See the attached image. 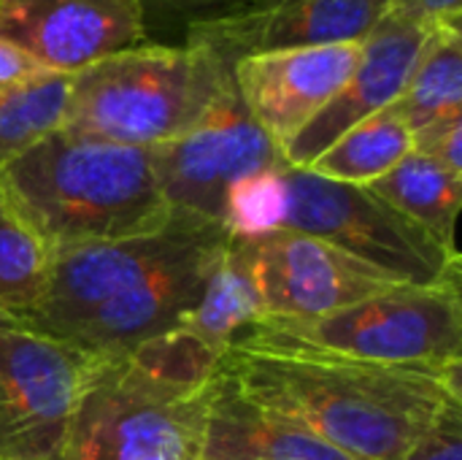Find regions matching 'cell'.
<instances>
[{"label":"cell","instance_id":"obj_1","mask_svg":"<svg viewBox=\"0 0 462 460\" xmlns=\"http://www.w3.org/2000/svg\"><path fill=\"white\" fill-rule=\"evenodd\" d=\"M227 241L219 222L173 211L149 236L54 249L43 296L16 325L92 358L125 355L198 309Z\"/></svg>","mask_w":462,"mask_h":460},{"label":"cell","instance_id":"obj_2","mask_svg":"<svg viewBox=\"0 0 462 460\" xmlns=\"http://www.w3.org/2000/svg\"><path fill=\"white\" fill-rule=\"evenodd\" d=\"M219 371L254 407L357 460H403L444 407L462 401L460 366L417 369L233 347Z\"/></svg>","mask_w":462,"mask_h":460},{"label":"cell","instance_id":"obj_3","mask_svg":"<svg viewBox=\"0 0 462 460\" xmlns=\"http://www.w3.org/2000/svg\"><path fill=\"white\" fill-rule=\"evenodd\" d=\"M0 182L51 252L149 236L173 214L149 149L65 127L0 165Z\"/></svg>","mask_w":462,"mask_h":460},{"label":"cell","instance_id":"obj_4","mask_svg":"<svg viewBox=\"0 0 462 460\" xmlns=\"http://www.w3.org/2000/svg\"><path fill=\"white\" fill-rule=\"evenodd\" d=\"M230 81V65L200 46L141 43L70 76L62 127L154 149L192 130Z\"/></svg>","mask_w":462,"mask_h":460},{"label":"cell","instance_id":"obj_5","mask_svg":"<svg viewBox=\"0 0 462 460\" xmlns=\"http://www.w3.org/2000/svg\"><path fill=\"white\" fill-rule=\"evenodd\" d=\"M233 347L455 369L462 366L460 277L436 285H395L314 320H257Z\"/></svg>","mask_w":462,"mask_h":460},{"label":"cell","instance_id":"obj_6","mask_svg":"<svg viewBox=\"0 0 462 460\" xmlns=\"http://www.w3.org/2000/svg\"><path fill=\"white\" fill-rule=\"evenodd\" d=\"M214 385L165 380L133 355L92 358L62 460H203Z\"/></svg>","mask_w":462,"mask_h":460},{"label":"cell","instance_id":"obj_7","mask_svg":"<svg viewBox=\"0 0 462 460\" xmlns=\"http://www.w3.org/2000/svg\"><path fill=\"white\" fill-rule=\"evenodd\" d=\"M284 217L279 230L314 236L403 285H436L460 277V252L387 206L371 187L322 179L284 165Z\"/></svg>","mask_w":462,"mask_h":460},{"label":"cell","instance_id":"obj_8","mask_svg":"<svg viewBox=\"0 0 462 460\" xmlns=\"http://www.w3.org/2000/svg\"><path fill=\"white\" fill-rule=\"evenodd\" d=\"M92 355L0 320V460H62Z\"/></svg>","mask_w":462,"mask_h":460},{"label":"cell","instance_id":"obj_9","mask_svg":"<svg viewBox=\"0 0 462 460\" xmlns=\"http://www.w3.org/2000/svg\"><path fill=\"white\" fill-rule=\"evenodd\" d=\"M154 176L171 211L222 225L227 190L284 163L282 149L246 111L236 81L184 136L149 149Z\"/></svg>","mask_w":462,"mask_h":460},{"label":"cell","instance_id":"obj_10","mask_svg":"<svg viewBox=\"0 0 462 460\" xmlns=\"http://www.w3.org/2000/svg\"><path fill=\"white\" fill-rule=\"evenodd\" d=\"M238 241L260 296V320H314L403 285L298 230H271Z\"/></svg>","mask_w":462,"mask_h":460},{"label":"cell","instance_id":"obj_11","mask_svg":"<svg viewBox=\"0 0 462 460\" xmlns=\"http://www.w3.org/2000/svg\"><path fill=\"white\" fill-rule=\"evenodd\" d=\"M387 14V0H236L184 27L189 46H200L233 68L241 57L363 43Z\"/></svg>","mask_w":462,"mask_h":460},{"label":"cell","instance_id":"obj_12","mask_svg":"<svg viewBox=\"0 0 462 460\" xmlns=\"http://www.w3.org/2000/svg\"><path fill=\"white\" fill-rule=\"evenodd\" d=\"M146 35L141 0H0V38L49 73L73 76Z\"/></svg>","mask_w":462,"mask_h":460},{"label":"cell","instance_id":"obj_13","mask_svg":"<svg viewBox=\"0 0 462 460\" xmlns=\"http://www.w3.org/2000/svg\"><path fill=\"white\" fill-rule=\"evenodd\" d=\"M360 54L363 43L303 46L249 54L230 70L252 119L284 149L341 92Z\"/></svg>","mask_w":462,"mask_h":460},{"label":"cell","instance_id":"obj_14","mask_svg":"<svg viewBox=\"0 0 462 460\" xmlns=\"http://www.w3.org/2000/svg\"><path fill=\"white\" fill-rule=\"evenodd\" d=\"M430 33L433 30L387 11L363 41L360 62L341 92L282 149L284 163L306 168L341 133L393 106L403 95Z\"/></svg>","mask_w":462,"mask_h":460},{"label":"cell","instance_id":"obj_15","mask_svg":"<svg viewBox=\"0 0 462 460\" xmlns=\"http://www.w3.org/2000/svg\"><path fill=\"white\" fill-rule=\"evenodd\" d=\"M203 460H357L309 428L246 401L219 371Z\"/></svg>","mask_w":462,"mask_h":460},{"label":"cell","instance_id":"obj_16","mask_svg":"<svg viewBox=\"0 0 462 460\" xmlns=\"http://www.w3.org/2000/svg\"><path fill=\"white\" fill-rule=\"evenodd\" d=\"M368 187L387 206L428 230L441 247L457 252L455 225L462 203V176L411 149L390 174Z\"/></svg>","mask_w":462,"mask_h":460},{"label":"cell","instance_id":"obj_17","mask_svg":"<svg viewBox=\"0 0 462 460\" xmlns=\"http://www.w3.org/2000/svg\"><path fill=\"white\" fill-rule=\"evenodd\" d=\"M260 317V296L249 271L246 252L241 241L230 236L198 309L179 328L214 352L225 355L238 342V336Z\"/></svg>","mask_w":462,"mask_h":460},{"label":"cell","instance_id":"obj_18","mask_svg":"<svg viewBox=\"0 0 462 460\" xmlns=\"http://www.w3.org/2000/svg\"><path fill=\"white\" fill-rule=\"evenodd\" d=\"M411 149V130L398 103H393L341 133L306 168L322 179L368 187L384 174H390Z\"/></svg>","mask_w":462,"mask_h":460},{"label":"cell","instance_id":"obj_19","mask_svg":"<svg viewBox=\"0 0 462 460\" xmlns=\"http://www.w3.org/2000/svg\"><path fill=\"white\" fill-rule=\"evenodd\" d=\"M395 103L411 136L436 122L462 117V27H439L430 33Z\"/></svg>","mask_w":462,"mask_h":460},{"label":"cell","instance_id":"obj_20","mask_svg":"<svg viewBox=\"0 0 462 460\" xmlns=\"http://www.w3.org/2000/svg\"><path fill=\"white\" fill-rule=\"evenodd\" d=\"M51 247L24 220L0 182V317L19 323L43 296Z\"/></svg>","mask_w":462,"mask_h":460},{"label":"cell","instance_id":"obj_21","mask_svg":"<svg viewBox=\"0 0 462 460\" xmlns=\"http://www.w3.org/2000/svg\"><path fill=\"white\" fill-rule=\"evenodd\" d=\"M70 76L43 73L35 81L0 92V165L62 127Z\"/></svg>","mask_w":462,"mask_h":460},{"label":"cell","instance_id":"obj_22","mask_svg":"<svg viewBox=\"0 0 462 460\" xmlns=\"http://www.w3.org/2000/svg\"><path fill=\"white\" fill-rule=\"evenodd\" d=\"M284 165L287 163L246 176L227 190L225 209H222V228L230 236L249 239V236L279 230L287 203V190L282 176Z\"/></svg>","mask_w":462,"mask_h":460},{"label":"cell","instance_id":"obj_23","mask_svg":"<svg viewBox=\"0 0 462 460\" xmlns=\"http://www.w3.org/2000/svg\"><path fill=\"white\" fill-rule=\"evenodd\" d=\"M403 460H462V401H452Z\"/></svg>","mask_w":462,"mask_h":460},{"label":"cell","instance_id":"obj_24","mask_svg":"<svg viewBox=\"0 0 462 460\" xmlns=\"http://www.w3.org/2000/svg\"><path fill=\"white\" fill-rule=\"evenodd\" d=\"M387 11L428 27H460L462 0H387Z\"/></svg>","mask_w":462,"mask_h":460},{"label":"cell","instance_id":"obj_25","mask_svg":"<svg viewBox=\"0 0 462 460\" xmlns=\"http://www.w3.org/2000/svg\"><path fill=\"white\" fill-rule=\"evenodd\" d=\"M141 3H143V14H146V27L152 22L187 27L189 22L206 19L236 0H141Z\"/></svg>","mask_w":462,"mask_h":460},{"label":"cell","instance_id":"obj_26","mask_svg":"<svg viewBox=\"0 0 462 460\" xmlns=\"http://www.w3.org/2000/svg\"><path fill=\"white\" fill-rule=\"evenodd\" d=\"M43 73H49V70H43L27 52H22L19 46L0 38V92L24 87Z\"/></svg>","mask_w":462,"mask_h":460},{"label":"cell","instance_id":"obj_27","mask_svg":"<svg viewBox=\"0 0 462 460\" xmlns=\"http://www.w3.org/2000/svg\"><path fill=\"white\" fill-rule=\"evenodd\" d=\"M0 320H3V317H0Z\"/></svg>","mask_w":462,"mask_h":460}]
</instances>
